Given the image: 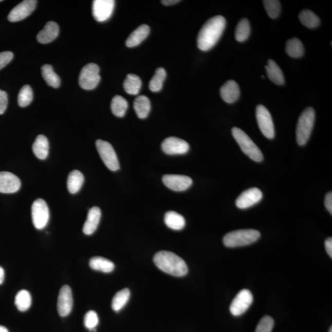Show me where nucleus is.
<instances>
[{
  "label": "nucleus",
  "instance_id": "obj_1",
  "mask_svg": "<svg viewBox=\"0 0 332 332\" xmlns=\"http://www.w3.org/2000/svg\"><path fill=\"white\" fill-rule=\"evenodd\" d=\"M226 20L222 15L213 17L204 25L199 31L197 45L201 51L212 49L218 42L224 32Z\"/></svg>",
  "mask_w": 332,
  "mask_h": 332
},
{
  "label": "nucleus",
  "instance_id": "obj_2",
  "mask_svg": "<svg viewBox=\"0 0 332 332\" xmlns=\"http://www.w3.org/2000/svg\"><path fill=\"white\" fill-rule=\"evenodd\" d=\"M153 261L162 271L174 276H184L189 272L186 262L180 256L171 252H158L155 255Z\"/></svg>",
  "mask_w": 332,
  "mask_h": 332
},
{
  "label": "nucleus",
  "instance_id": "obj_3",
  "mask_svg": "<svg viewBox=\"0 0 332 332\" xmlns=\"http://www.w3.org/2000/svg\"><path fill=\"white\" fill-rule=\"evenodd\" d=\"M261 237V233L255 230H239L227 234L224 237V245L227 247H242L254 243Z\"/></svg>",
  "mask_w": 332,
  "mask_h": 332
},
{
  "label": "nucleus",
  "instance_id": "obj_4",
  "mask_svg": "<svg viewBox=\"0 0 332 332\" xmlns=\"http://www.w3.org/2000/svg\"><path fill=\"white\" fill-rule=\"evenodd\" d=\"M315 121L314 109L308 107L300 115L297 124L296 137L297 143L300 146L305 145L311 136Z\"/></svg>",
  "mask_w": 332,
  "mask_h": 332
},
{
  "label": "nucleus",
  "instance_id": "obj_5",
  "mask_svg": "<svg viewBox=\"0 0 332 332\" xmlns=\"http://www.w3.org/2000/svg\"><path fill=\"white\" fill-rule=\"evenodd\" d=\"M232 134L242 151L253 161L261 162L264 159L261 150L254 142L239 128L234 127Z\"/></svg>",
  "mask_w": 332,
  "mask_h": 332
},
{
  "label": "nucleus",
  "instance_id": "obj_6",
  "mask_svg": "<svg viewBox=\"0 0 332 332\" xmlns=\"http://www.w3.org/2000/svg\"><path fill=\"white\" fill-rule=\"evenodd\" d=\"M100 68L94 63L87 64L81 70L79 77V84L81 88L93 90L98 86L100 81Z\"/></svg>",
  "mask_w": 332,
  "mask_h": 332
},
{
  "label": "nucleus",
  "instance_id": "obj_7",
  "mask_svg": "<svg viewBox=\"0 0 332 332\" xmlns=\"http://www.w3.org/2000/svg\"><path fill=\"white\" fill-rule=\"evenodd\" d=\"M96 145L100 158L106 167L112 171H118L120 168V163L111 144L106 141L98 140L96 141Z\"/></svg>",
  "mask_w": 332,
  "mask_h": 332
},
{
  "label": "nucleus",
  "instance_id": "obj_8",
  "mask_svg": "<svg viewBox=\"0 0 332 332\" xmlns=\"http://www.w3.org/2000/svg\"><path fill=\"white\" fill-rule=\"evenodd\" d=\"M32 218L34 227L38 230H43L48 224L49 211L46 202L42 199H38L32 206Z\"/></svg>",
  "mask_w": 332,
  "mask_h": 332
},
{
  "label": "nucleus",
  "instance_id": "obj_9",
  "mask_svg": "<svg viewBox=\"0 0 332 332\" xmlns=\"http://www.w3.org/2000/svg\"><path fill=\"white\" fill-rule=\"evenodd\" d=\"M256 117L260 130L264 136L269 139H273L275 130L270 113L265 106L259 105L256 108Z\"/></svg>",
  "mask_w": 332,
  "mask_h": 332
},
{
  "label": "nucleus",
  "instance_id": "obj_10",
  "mask_svg": "<svg viewBox=\"0 0 332 332\" xmlns=\"http://www.w3.org/2000/svg\"><path fill=\"white\" fill-rule=\"evenodd\" d=\"M252 293L248 289H243L238 293L230 307L231 315L239 316L250 308L253 302Z\"/></svg>",
  "mask_w": 332,
  "mask_h": 332
},
{
  "label": "nucleus",
  "instance_id": "obj_11",
  "mask_svg": "<svg viewBox=\"0 0 332 332\" xmlns=\"http://www.w3.org/2000/svg\"><path fill=\"white\" fill-rule=\"evenodd\" d=\"M115 2L114 0H95L93 3V14L97 21L104 22L112 16Z\"/></svg>",
  "mask_w": 332,
  "mask_h": 332
},
{
  "label": "nucleus",
  "instance_id": "obj_12",
  "mask_svg": "<svg viewBox=\"0 0 332 332\" xmlns=\"http://www.w3.org/2000/svg\"><path fill=\"white\" fill-rule=\"evenodd\" d=\"M161 148L162 151L169 155H184L189 151L190 145L186 141L171 137L163 141Z\"/></svg>",
  "mask_w": 332,
  "mask_h": 332
},
{
  "label": "nucleus",
  "instance_id": "obj_13",
  "mask_svg": "<svg viewBox=\"0 0 332 332\" xmlns=\"http://www.w3.org/2000/svg\"><path fill=\"white\" fill-rule=\"evenodd\" d=\"M162 181L168 189L175 192H183L192 186V178L186 175L168 174L164 175Z\"/></svg>",
  "mask_w": 332,
  "mask_h": 332
},
{
  "label": "nucleus",
  "instance_id": "obj_14",
  "mask_svg": "<svg viewBox=\"0 0 332 332\" xmlns=\"http://www.w3.org/2000/svg\"><path fill=\"white\" fill-rule=\"evenodd\" d=\"M35 0H25L12 9L8 15V20L12 23L24 20L36 8Z\"/></svg>",
  "mask_w": 332,
  "mask_h": 332
},
{
  "label": "nucleus",
  "instance_id": "obj_15",
  "mask_svg": "<svg viewBox=\"0 0 332 332\" xmlns=\"http://www.w3.org/2000/svg\"><path fill=\"white\" fill-rule=\"evenodd\" d=\"M73 300L71 289L65 285L62 287L59 293L58 300V310L61 317H66L70 315L73 308Z\"/></svg>",
  "mask_w": 332,
  "mask_h": 332
},
{
  "label": "nucleus",
  "instance_id": "obj_16",
  "mask_svg": "<svg viewBox=\"0 0 332 332\" xmlns=\"http://www.w3.org/2000/svg\"><path fill=\"white\" fill-rule=\"evenodd\" d=\"M263 194L261 190L256 188H252L244 191L238 197L236 200V205L238 208L245 209L250 208L257 204L262 199Z\"/></svg>",
  "mask_w": 332,
  "mask_h": 332
},
{
  "label": "nucleus",
  "instance_id": "obj_17",
  "mask_svg": "<svg viewBox=\"0 0 332 332\" xmlns=\"http://www.w3.org/2000/svg\"><path fill=\"white\" fill-rule=\"evenodd\" d=\"M21 182L16 175L9 172H0V193H14L20 189Z\"/></svg>",
  "mask_w": 332,
  "mask_h": 332
},
{
  "label": "nucleus",
  "instance_id": "obj_18",
  "mask_svg": "<svg viewBox=\"0 0 332 332\" xmlns=\"http://www.w3.org/2000/svg\"><path fill=\"white\" fill-rule=\"evenodd\" d=\"M220 96L222 99L228 103L237 101L240 96L239 85L234 80L228 81L220 88Z\"/></svg>",
  "mask_w": 332,
  "mask_h": 332
},
{
  "label": "nucleus",
  "instance_id": "obj_19",
  "mask_svg": "<svg viewBox=\"0 0 332 332\" xmlns=\"http://www.w3.org/2000/svg\"><path fill=\"white\" fill-rule=\"evenodd\" d=\"M102 213L98 207H93L89 210L83 231L86 235H91L97 230L101 218Z\"/></svg>",
  "mask_w": 332,
  "mask_h": 332
},
{
  "label": "nucleus",
  "instance_id": "obj_20",
  "mask_svg": "<svg viewBox=\"0 0 332 332\" xmlns=\"http://www.w3.org/2000/svg\"><path fill=\"white\" fill-rule=\"evenodd\" d=\"M59 27L54 21L47 23L45 27L37 34L38 42L42 44L51 43L59 35Z\"/></svg>",
  "mask_w": 332,
  "mask_h": 332
},
{
  "label": "nucleus",
  "instance_id": "obj_21",
  "mask_svg": "<svg viewBox=\"0 0 332 332\" xmlns=\"http://www.w3.org/2000/svg\"><path fill=\"white\" fill-rule=\"evenodd\" d=\"M150 33V27L144 24L139 26L133 32L131 33L126 40V45L129 48L139 45L141 43L146 39Z\"/></svg>",
  "mask_w": 332,
  "mask_h": 332
},
{
  "label": "nucleus",
  "instance_id": "obj_22",
  "mask_svg": "<svg viewBox=\"0 0 332 332\" xmlns=\"http://www.w3.org/2000/svg\"><path fill=\"white\" fill-rule=\"evenodd\" d=\"M49 142L48 139L43 135H39L34 141L32 150L34 155L40 159L44 160L48 157L49 153Z\"/></svg>",
  "mask_w": 332,
  "mask_h": 332
},
{
  "label": "nucleus",
  "instance_id": "obj_23",
  "mask_svg": "<svg viewBox=\"0 0 332 332\" xmlns=\"http://www.w3.org/2000/svg\"><path fill=\"white\" fill-rule=\"evenodd\" d=\"M269 79L277 85H283L285 79L283 71L273 60H269L267 66L265 67Z\"/></svg>",
  "mask_w": 332,
  "mask_h": 332
},
{
  "label": "nucleus",
  "instance_id": "obj_24",
  "mask_svg": "<svg viewBox=\"0 0 332 332\" xmlns=\"http://www.w3.org/2000/svg\"><path fill=\"white\" fill-rule=\"evenodd\" d=\"M166 226L174 230H181L186 226V222L182 215L174 211H169L165 214Z\"/></svg>",
  "mask_w": 332,
  "mask_h": 332
},
{
  "label": "nucleus",
  "instance_id": "obj_25",
  "mask_svg": "<svg viewBox=\"0 0 332 332\" xmlns=\"http://www.w3.org/2000/svg\"><path fill=\"white\" fill-rule=\"evenodd\" d=\"M134 108L137 117L140 119H145L148 117L150 109H151V103L145 96H138L135 99Z\"/></svg>",
  "mask_w": 332,
  "mask_h": 332
},
{
  "label": "nucleus",
  "instance_id": "obj_26",
  "mask_svg": "<svg viewBox=\"0 0 332 332\" xmlns=\"http://www.w3.org/2000/svg\"><path fill=\"white\" fill-rule=\"evenodd\" d=\"M84 178L81 172L78 170L71 171L68 175L67 189L71 194H76L81 189L84 183Z\"/></svg>",
  "mask_w": 332,
  "mask_h": 332
},
{
  "label": "nucleus",
  "instance_id": "obj_27",
  "mask_svg": "<svg viewBox=\"0 0 332 332\" xmlns=\"http://www.w3.org/2000/svg\"><path fill=\"white\" fill-rule=\"evenodd\" d=\"M89 266L94 270L101 271L105 273H109L115 269L114 263L101 256H95L90 259Z\"/></svg>",
  "mask_w": 332,
  "mask_h": 332
},
{
  "label": "nucleus",
  "instance_id": "obj_28",
  "mask_svg": "<svg viewBox=\"0 0 332 332\" xmlns=\"http://www.w3.org/2000/svg\"><path fill=\"white\" fill-rule=\"evenodd\" d=\"M125 91L130 95L136 96L139 93L142 86V81L137 75L129 74L124 81Z\"/></svg>",
  "mask_w": 332,
  "mask_h": 332
},
{
  "label": "nucleus",
  "instance_id": "obj_29",
  "mask_svg": "<svg viewBox=\"0 0 332 332\" xmlns=\"http://www.w3.org/2000/svg\"><path fill=\"white\" fill-rule=\"evenodd\" d=\"M286 51L291 58H302L305 53V49L302 42L297 38H293L287 41Z\"/></svg>",
  "mask_w": 332,
  "mask_h": 332
},
{
  "label": "nucleus",
  "instance_id": "obj_30",
  "mask_svg": "<svg viewBox=\"0 0 332 332\" xmlns=\"http://www.w3.org/2000/svg\"><path fill=\"white\" fill-rule=\"evenodd\" d=\"M42 74L44 80L49 86L58 88L61 85L60 78L56 74L51 65H44L42 67Z\"/></svg>",
  "mask_w": 332,
  "mask_h": 332
},
{
  "label": "nucleus",
  "instance_id": "obj_31",
  "mask_svg": "<svg viewBox=\"0 0 332 332\" xmlns=\"http://www.w3.org/2000/svg\"><path fill=\"white\" fill-rule=\"evenodd\" d=\"M131 292L128 289H124L115 294L112 300V308L115 312H119L126 306L130 299Z\"/></svg>",
  "mask_w": 332,
  "mask_h": 332
},
{
  "label": "nucleus",
  "instance_id": "obj_32",
  "mask_svg": "<svg viewBox=\"0 0 332 332\" xmlns=\"http://www.w3.org/2000/svg\"><path fill=\"white\" fill-rule=\"evenodd\" d=\"M299 20L303 26L309 29H315L320 24V20L317 15L311 11L306 9L300 12Z\"/></svg>",
  "mask_w": 332,
  "mask_h": 332
},
{
  "label": "nucleus",
  "instance_id": "obj_33",
  "mask_svg": "<svg viewBox=\"0 0 332 332\" xmlns=\"http://www.w3.org/2000/svg\"><path fill=\"white\" fill-rule=\"evenodd\" d=\"M128 108L126 99L120 96H115L112 100L111 109L113 114L117 117H123Z\"/></svg>",
  "mask_w": 332,
  "mask_h": 332
},
{
  "label": "nucleus",
  "instance_id": "obj_34",
  "mask_svg": "<svg viewBox=\"0 0 332 332\" xmlns=\"http://www.w3.org/2000/svg\"><path fill=\"white\" fill-rule=\"evenodd\" d=\"M15 305L20 311H27L32 305V297L26 290H22L15 297Z\"/></svg>",
  "mask_w": 332,
  "mask_h": 332
},
{
  "label": "nucleus",
  "instance_id": "obj_35",
  "mask_svg": "<svg viewBox=\"0 0 332 332\" xmlns=\"http://www.w3.org/2000/svg\"><path fill=\"white\" fill-rule=\"evenodd\" d=\"M166 75L167 74L164 68H158L156 70L154 76L149 83V88L152 92H159L162 89Z\"/></svg>",
  "mask_w": 332,
  "mask_h": 332
},
{
  "label": "nucleus",
  "instance_id": "obj_36",
  "mask_svg": "<svg viewBox=\"0 0 332 332\" xmlns=\"http://www.w3.org/2000/svg\"><path fill=\"white\" fill-rule=\"evenodd\" d=\"M250 34L249 21L247 19H243L239 21L235 31V39L238 42H244L248 39Z\"/></svg>",
  "mask_w": 332,
  "mask_h": 332
},
{
  "label": "nucleus",
  "instance_id": "obj_37",
  "mask_svg": "<svg viewBox=\"0 0 332 332\" xmlns=\"http://www.w3.org/2000/svg\"><path fill=\"white\" fill-rule=\"evenodd\" d=\"M33 94L32 87L25 85L20 90L18 95V103L21 107H26L32 102Z\"/></svg>",
  "mask_w": 332,
  "mask_h": 332
},
{
  "label": "nucleus",
  "instance_id": "obj_38",
  "mask_svg": "<svg viewBox=\"0 0 332 332\" xmlns=\"http://www.w3.org/2000/svg\"><path fill=\"white\" fill-rule=\"evenodd\" d=\"M264 5L266 12L272 19L277 18L281 12V3L278 0H265Z\"/></svg>",
  "mask_w": 332,
  "mask_h": 332
},
{
  "label": "nucleus",
  "instance_id": "obj_39",
  "mask_svg": "<svg viewBox=\"0 0 332 332\" xmlns=\"http://www.w3.org/2000/svg\"><path fill=\"white\" fill-rule=\"evenodd\" d=\"M84 324L85 327L91 331H96V327L99 324V317L95 311L87 312L84 316Z\"/></svg>",
  "mask_w": 332,
  "mask_h": 332
},
{
  "label": "nucleus",
  "instance_id": "obj_40",
  "mask_svg": "<svg viewBox=\"0 0 332 332\" xmlns=\"http://www.w3.org/2000/svg\"><path fill=\"white\" fill-rule=\"evenodd\" d=\"M274 325V319L270 316L263 318L256 326L255 332H271Z\"/></svg>",
  "mask_w": 332,
  "mask_h": 332
},
{
  "label": "nucleus",
  "instance_id": "obj_41",
  "mask_svg": "<svg viewBox=\"0 0 332 332\" xmlns=\"http://www.w3.org/2000/svg\"><path fill=\"white\" fill-rule=\"evenodd\" d=\"M13 53L11 51L0 52V70L4 68L13 59Z\"/></svg>",
  "mask_w": 332,
  "mask_h": 332
},
{
  "label": "nucleus",
  "instance_id": "obj_42",
  "mask_svg": "<svg viewBox=\"0 0 332 332\" xmlns=\"http://www.w3.org/2000/svg\"><path fill=\"white\" fill-rule=\"evenodd\" d=\"M8 95L4 90H0V115L6 111L8 105Z\"/></svg>",
  "mask_w": 332,
  "mask_h": 332
},
{
  "label": "nucleus",
  "instance_id": "obj_43",
  "mask_svg": "<svg viewBox=\"0 0 332 332\" xmlns=\"http://www.w3.org/2000/svg\"><path fill=\"white\" fill-rule=\"evenodd\" d=\"M325 206L326 207L328 212L332 214V193L331 192L327 194L325 198Z\"/></svg>",
  "mask_w": 332,
  "mask_h": 332
},
{
  "label": "nucleus",
  "instance_id": "obj_44",
  "mask_svg": "<svg viewBox=\"0 0 332 332\" xmlns=\"http://www.w3.org/2000/svg\"><path fill=\"white\" fill-rule=\"evenodd\" d=\"M325 249L328 254L332 257V239L331 237L328 238L325 242Z\"/></svg>",
  "mask_w": 332,
  "mask_h": 332
},
{
  "label": "nucleus",
  "instance_id": "obj_45",
  "mask_svg": "<svg viewBox=\"0 0 332 332\" xmlns=\"http://www.w3.org/2000/svg\"><path fill=\"white\" fill-rule=\"evenodd\" d=\"M178 2H179V1H177V0H163V1L161 2L162 4L165 6H170L176 4Z\"/></svg>",
  "mask_w": 332,
  "mask_h": 332
},
{
  "label": "nucleus",
  "instance_id": "obj_46",
  "mask_svg": "<svg viewBox=\"0 0 332 332\" xmlns=\"http://www.w3.org/2000/svg\"><path fill=\"white\" fill-rule=\"evenodd\" d=\"M5 280V271L1 266H0V285L3 283Z\"/></svg>",
  "mask_w": 332,
  "mask_h": 332
},
{
  "label": "nucleus",
  "instance_id": "obj_47",
  "mask_svg": "<svg viewBox=\"0 0 332 332\" xmlns=\"http://www.w3.org/2000/svg\"><path fill=\"white\" fill-rule=\"evenodd\" d=\"M0 332H9V331L5 327L0 325Z\"/></svg>",
  "mask_w": 332,
  "mask_h": 332
},
{
  "label": "nucleus",
  "instance_id": "obj_48",
  "mask_svg": "<svg viewBox=\"0 0 332 332\" xmlns=\"http://www.w3.org/2000/svg\"><path fill=\"white\" fill-rule=\"evenodd\" d=\"M329 332H332V327H331L330 328Z\"/></svg>",
  "mask_w": 332,
  "mask_h": 332
}]
</instances>
